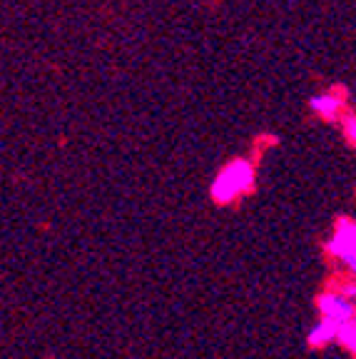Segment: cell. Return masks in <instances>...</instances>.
<instances>
[{"label": "cell", "instance_id": "1", "mask_svg": "<svg viewBox=\"0 0 356 359\" xmlns=\"http://www.w3.org/2000/svg\"><path fill=\"white\" fill-rule=\"evenodd\" d=\"M252 185H254V168H252V163L249 160H234L214 177L212 197L219 205H227V202L245 195L247 190H252Z\"/></svg>", "mask_w": 356, "mask_h": 359}, {"label": "cell", "instance_id": "2", "mask_svg": "<svg viewBox=\"0 0 356 359\" xmlns=\"http://www.w3.org/2000/svg\"><path fill=\"white\" fill-rule=\"evenodd\" d=\"M327 250L329 255L339 257L346 267L356 272V222L341 219L336 232L331 235V240L327 242Z\"/></svg>", "mask_w": 356, "mask_h": 359}, {"label": "cell", "instance_id": "3", "mask_svg": "<svg viewBox=\"0 0 356 359\" xmlns=\"http://www.w3.org/2000/svg\"><path fill=\"white\" fill-rule=\"evenodd\" d=\"M319 312L327 317V320H334L339 325L344 322H354L356 317V307L354 299L346 297L344 292H327L319 297Z\"/></svg>", "mask_w": 356, "mask_h": 359}, {"label": "cell", "instance_id": "4", "mask_svg": "<svg viewBox=\"0 0 356 359\" xmlns=\"http://www.w3.org/2000/svg\"><path fill=\"white\" fill-rule=\"evenodd\" d=\"M309 105H312V110L317 112V115H322L324 120H334L344 102H341V97L334 95V93H322V95H314Z\"/></svg>", "mask_w": 356, "mask_h": 359}, {"label": "cell", "instance_id": "5", "mask_svg": "<svg viewBox=\"0 0 356 359\" xmlns=\"http://www.w3.org/2000/svg\"><path fill=\"white\" fill-rule=\"evenodd\" d=\"M339 327H341L339 322L324 317V320L309 332V344H312V347H324V344L334 342L336 337H339Z\"/></svg>", "mask_w": 356, "mask_h": 359}, {"label": "cell", "instance_id": "6", "mask_svg": "<svg viewBox=\"0 0 356 359\" xmlns=\"http://www.w3.org/2000/svg\"><path fill=\"white\" fill-rule=\"evenodd\" d=\"M336 342H341L349 352L356 354V322H344V325L339 327Z\"/></svg>", "mask_w": 356, "mask_h": 359}, {"label": "cell", "instance_id": "7", "mask_svg": "<svg viewBox=\"0 0 356 359\" xmlns=\"http://www.w3.org/2000/svg\"><path fill=\"white\" fill-rule=\"evenodd\" d=\"M344 130H346V135H349V140L356 145V115H349V118L344 120Z\"/></svg>", "mask_w": 356, "mask_h": 359}, {"label": "cell", "instance_id": "8", "mask_svg": "<svg viewBox=\"0 0 356 359\" xmlns=\"http://www.w3.org/2000/svg\"><path fill=\"white\" fill-rule=\"evenodd\" d=\"M344 294H346V297H351V299H354V297H356V285H349V287H346V290H344Z\"/></svg>", "mask_w": 356, "mask_h": 359}]
</instances>
